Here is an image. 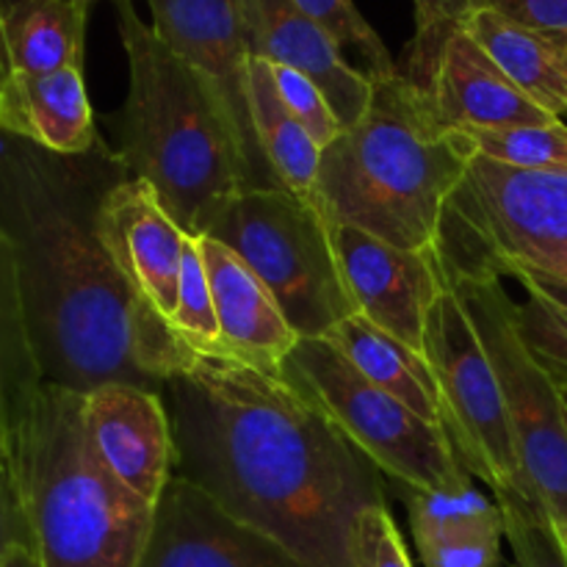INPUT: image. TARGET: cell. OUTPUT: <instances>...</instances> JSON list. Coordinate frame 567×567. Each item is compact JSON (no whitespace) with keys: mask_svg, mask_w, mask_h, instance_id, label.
Returning <instances> with one entry per match:
<instances>
[{"mask_svg":"<svg viewBox=\"0 0 567 567\" xmlns=\"http://www.w3.org/2000/svg\"><path fill=\"white\" fill-rule=\"evenodd\" d=\"M116 150L55 155L0 133V233L37 382L86 393L109 382L161 391L199 354L125 282L97 233Z\"/></svg>","mask_w":567,"mask_h":567,"instance_id":"6da1fadb","label":"cell"},{"mask_svg":"<svg viewBox=\"0 0 567 567\" xmlns=\"http://www.w3.org/2000/svg\"><path fill=\"white\" fill-rule=\"evenodd\" d=\"M175 474L305 567H365L360 520L388 507L382 471L282 374L197 358L161 385Z\"/></svg>","mask_w":567,"mask_h":567,"instance_id":"7a4b0ae2","label":"cell"},{"mask_svg":"<svg viewBox=\"0 0 567 567\" xmlns=\"http://www.w3.org/2000/svg\"><path fill=\"white\" fill-rule=\"evenodd\" d=\"M476 155L465 133L446 131L432 94L399 72L374 81L358 125L321 150L308 203L402 249H437L443 210Z\"/></svg>","mask_w":567,"mask_h":567,"instance_id":"3957f363","label":"cell"},{"mask_svg":"<svg viewBox=\"0 0 567 567\" xmlns=\"http://www.w3.org/2000/svg\"><path fill=\"white\" fill-rule=\"evenodd\" d=\"M116 28L131 72L116 155L188 238L205 236L233 197L252 192L230 116L131 0L116 6Z\"/></svg>","mask_w":567,"mask_h":567,"instance_id":"277c9868","label":"cell"},{"mask_svg":"<svg viewBox=\"0 0 567 567\" xmlns=\"http://www.w3.org/2000/svg\"><path fill=\"white\" fill-rule=\"evenodd\" d=\"M14 465L42 567H138L155 507L100 457L83 393L31 382L6 402Z\"/></svg>","mask_w":567,"mask_h":567,"instance_id":"5b68a950","label":"cell"},{"mask_svg":"<svg viewBox=\"0 0 567 567\" xmlns=\"http://www.w3.org/2000/svg\"><path fill=\"white\" fill-rule=\"evenodd\" d=\"M449 277L535 269L567 282V169H515L474 155L437 238Z\"/></svg>","mask_w":567,"mask_h":567,"instance_id":"8992f818","label":"cell"},{"mask_svg":"<svg viewBox=\"0 0 567 567\" xmlns=\"http://www.w3.org/2000/svg\"><path fill=\"white\" fill-rule=\"evenodd\" d=\"M205 236L225 244L258 275L299 338H324L358 313L343 288L324 216L291 188L238 194Z\"/></svg>","mask_w":567,"mask_h":567,"instance_id":"52a82bcc","label":"cell"},{"mask_svg":"<svg viewBox=\"0 0 567 567\" xmlns=\"http://www.w3.org/2000/svg\"><path fill=\"white\" fill-rule=\"evenodd\" d=\"M282 377L319 404L349 441L391 480L413 491H446L471 480L446 430L426 424L365 380L327 338H299Z\"/></svg>","mask_w":567,"mask_h":567,"instance_id":"ba28073f","label":"cell"},{"mask_svg":"<svg viewBox=\"0 0 567 567\" xmlns=\"http://www.w3.org/2000/svg\"><path fill=\"white\" fill-rule=\"evenodd\" d=\"M496 369L532 498L557 529L567 526V408L559 382L526 347L515 299L496 277H449Z\"/></svg>","mask_w":567,"mask_h":567,"instance_id":"9c48e42d","label":"cell"},{"mask_svg":"<svg viewBox=\"0 0 567 567\" xmlns=\"http://www.w3.org/2000/svg\"><path fill=\"white\" fill-rule=\"evenodd\" d=\"M424 354L441 391L443 430L460 463L480 476L493 496L509 487L529 493L496 369L452 288L432 305Z\"/></svg>","mask_w":567,"mask_h":567,"instance_id":"30bf717a","label":"cell"},{"mask_svg":"<svg viewBox=\"0 0 567 567\" xmlns=\"http://www.w3.org/2000/svg\"><path fill=\"white\" fill-rule=\"evenodd\" d=\"M161 42L205 78L236 131L252 192L282 188L260 150L249 103V55L236 0H147Z\"/></svg>","mask_w":567,"mask_h":567,"instance_id":"8fae6325","label":"cell"},{"mask_svg":"<svg viewBox=\"0 0 567 567\" xmlns=\"http://www.w3.org/2000/svg\"><path fill=\"white\" fill-rule=\"evenodd\" d=\"M343 288L360 316L424 354L426 319L449 291L437 249H402L341 221H327Z\"/></svg>","mask_w":567,"mask_h":567,"instance_id":"7c38bea8","label":"cell"},{"mask_svg":"<svg viewBox=\"0 0 567 567\" xmlns=\"http://www.w3.org/2000/svg\"><path fill=\"white\" fill-rule=\"evenodd\" d=\"M138 567H305L264 532L241 524L208 493L172 476L155 504L153 532Z\"/></svg>","mask_w":567,"mask_h":567,"instance_id":"4fadbf2b","label":"cell"},{"mask_svg":"<svg viewBox=\"0 0 567 567\" xmlns=\"http://www.w3.org/2000/svg\"><path fill=\"white\" fill-rule=\"evenodd\" d=\"M97 233L127 286L169 321L188 236L161 208L153 188L138 177L114 183L100 203Z\"/></svg>","mask_w":567,"mask_h":567,"instance_id":"5bb4252c","label":"cell"},{"mask_svg":"<svg viewBox=\"0 0 567 567\" xmlns=\"http://www.w3.org/2000/svg\"><path fill=\"white\" fill-rule=\"evenodd\" d=\"M83 415L111 474L155 507L175 474V437L161 391L109 382L83 393Z\"/></svg>","mask_w":567,"mask_h":567,"instance_id":"9a60e30c","label":"cell"},{"mask_svg":"<svg viewBox=\"0 0 567 567\" xmlns=\"http://www.w3.org/2000/svg\"><path fill=\"white\" fill-rule=\"evenodd\" d=\"M249 55L291 66L324 92L332 114L349 131L369 111L374 81L343 59V50L293 0H236Z\"/></svg>","mask_w":567,"mask_h":567,"instance_id":"2e32d148","label":"cell"},{"mask_svg":"<svg viewBox=\"0 0 567 567\" xmlns=\"http://www.w3.org/2000/svg\"><path fill=\"white\" fill-rule=\"evenodd\" d=\"M430 94L446 131H504L557 122V116L543 111L509 81L507 72L468 37L465 28H457L449 37Z\"/></svg>","mask_w":567,"mask_h":567,"instance_id":"e0dca14e","label":"cell"},{"mask_svg":"<svg viewBox=\"0 0 567 567\" xmlns=\"http://www.w3.org/2000/svg\"><path fill=\"white\" fill-rule=\"evenodd\" d=\"M199 249L227 352L264 374H282V363L299 343V336L277 308L269 288L216 238L199 236Z\"/></svg>","mask_w":567,"mask_h":567,"instance_id":"ac0fdd59","label":"cell"},{"mask_svg":"<svg viewBox=\"0 0 567 567\" xmlns=\"http://www.w3.org/2000/svg\"><path fill=\"white\" fill-rule=\"evenodd\" d=\"M0 133L55 155H86L100 138L83 70L25 75L9 72L0 86Z\"/></svg>","mask_w":567,"mask_h":567,"instance_id":"d6986e66","label":"cell"},{"mask_svg":"<svg viewBox=\"0 0 567 567\" xmlns=\"http://www.w3.org/2000/svg\"><path fill=\"white\" fill-rule=\"evenodd\" d=\"M460 28L507 72L509 81L557 120L567 116V42L476 9Z\"/></svg>","mask_w":567,"mask_h":567,"instance_id":"ffe728a7","label":"cell"},{"mask_svg":"<svg viewBox=\"0 0 567 567\" xmlns=\"http://www.w3.org/2000/svg\"><path fill=\"white\" fill-rule=\"evenodd\" d=\"M324 338L347 354L349 363L365 380H371L377 388L399 399L404 408L413 410L426 424L443 426L441 391H437V380L432 374L426 354L415 352L399 338L388 336L385 330L371 324L360 313L343 319Z\"/></svg>","mask_w":567,"mask_h":567,"instance_id":"44dd1931","label":"cell"},{"mask_svg":"<svg viewBox=\"0 0 567 567\" xmlns=\"http://www.w3.org/2000/svg\"><path fill=\"white\" fill-rule=\"evenodd\" d=\"M86 0H25L0 20L9 72L44 75L78 66L86 48Z\"/></svg>","mask_w":567,"mask_h":567,"instance_id":"7402d4cb","label":"cell"},{"mask_svg":"<svg viewBox=\"0 0 567 567\" xmlns=\"http://www.w3.org/2000/svg\"><path fill=\"white\" fill-rule=\"evenodd\" d=\"M249 103L260 150L282 188L308 199L319 177L321 147L291 116L275 86V72L266 59L249 61Z\"/></svg>","mask_w":567,"mask_h":567,"instance_id":"603a6c76","label":"cell"},{"mask_svg":"<svg viewBox=\"0 0 567 567\" xmlns=\"http://www.w3.org/2000/svg\"><path fill=\"white\" fill-rule=\"evenodd\" d=\"M402 491L415 543L504 537L502 507L471 480L446 491H413V487Z\"/></svg>","mask_w":567,"mask_h":567,"instance_id":"cb8c5ba5","label":"cell"},{"mask_svg":"<svg viewBox=\"0 0 567 567\" xmlns=\"http://www.w3.org/2000/svg\"><path fill=\"white\" fill-rule=\"evenodd\" d=\"M509 277L526 297L515 302L526 347L557 380H567V282L535 269H515Z\"/></svg>","mask_w":567,"mask_h":567,"instance_id":"d4e9b609","label":"cell"},{"mask_svg":"<svg viewBox=\"0 0 567 567\" xmlns=\"http://www.w3.org/2000/svg\"><path fill=\"white\" fill-rule=\"evenodd\" d=\"M169 324L177 332V338L199 358H233L227 352L225 341H221L199 238H186L181 288H177V308L172 313Z\"/></svg>","mask_w":567,"mask_h":567,"instance_id":"484cf974","label":"cell"},{"mask_svg":"<svg viewBox=\"0 0 567 567\" xmlns=\"http://www.w3.org/2000/svg\"><path fill=\"white\" fill-rule=\"evenodd\" d=\"M504 515V537L515 554V567H567V548L557 524L526 491L496 493Z\"/></svg>","mask_w":567,"mask_h":567,"instance_id":"4316f807","label":"cell"},{"mask_svg":"<svg viewBox=\"0 0 567 567\" xmlns=\"http://www.w3.org/2000/svg\"><path fill=\"white\" fill-rule=\"evenodd\" d=\"M465 136L474 144L476 155L515 169H567V125L563 120L548 125L474 131Z\"/></svg>","mask_w":567,"mask_h":567,"instance_id":"83f0119b","label":"cell"},{"mask_svg":"<svg viewBox=\"0 0 567 567\" xmlns=\"http://www.w3.org/2000/svg\"><path fill=\"white\" fill-rule=\"evenodd\" d=\"M332 42L341 50H354L363 61V72L371 81L399 75V66L393 55L388 53L380 33L369 25L358 6L352 0H293Z\"/></svg>","mask_w":567,"mask_h":567,"instance_id":"f1b7e54d","label":"cell"},{"mask_svg":"<svg viewBox=\"0 0 567 567\" xmlns=\"http://www.w3.org/2000/svg\"><path fill=\"white\" fill-rule=\"evenodd\" d=\"M0 371L6 377V402L11 396L37 382L28 360L25 341H22L20 310H17L14 275H11L9 249H6L3 233H0Z\"/></svg>","mask_w":567,"mask_h":567,"instance_id":"f546056e","label":"cell"},{"mask_svg":"<svg viewBox=\"0 0 567 567\" xmlns=\"http://www.w3.org/2000/svg\"><path fill=\"white\" fill-rule=\"evenodd\" d=\"M271 72H275L277 94H280V100L286 103V109L291 111L293 120L308 131V136L313 138L321 150L330 147V144L341 136V122L332 114L324 92H321L310 78L291 70V66L271 64Z\"/></svg>","mask_w":567,"mask_h":567,"instance_id":"4dcf8cb0","label":"cell"},{"mask_svg":"<svg viewBox=\"0 0 567 567\" xmlns=\"http://www.w3.org/2000/svg\"><path fill=\"white\" fill-rule=\"evenodd\" d=\"M14 546H31V524H28L25 502H22L20 476L14 465V443H11L9 408H0V565Z\"/></svg>","mask_w":567,"mask_h":567,"instance_id":"1f68e13d","label":"cell"},{"mask_svg":"<svg viewBox=\"0 0 567 567\" xmlns=\"http://www.w3.org/2000/svg\"><path fill=\"white\" fill-rule=\"evenodd\" d=\"M415 3V39L410 48L408 70H399L415 86L432 92L437 64H441V42H437L435 0H413Z\"/></svg>","mask_w":567,"mask_h":567,"instance_id":"d6a6232c","label":"cell"},{"mask_svg":"<svg viewBox=\"0 0 567 567\" xmlns=\"http://www.w3.org/2000/svg\"><path fill=\"white\" fill-rule=\"evenodd\" d=\"M504 537H468V540L415 543L424 567H498Z\"/></svg>","mask_w":567,"mask_h":567,"instance_id":"836d02e7","label":"cell"},{"mask_svg":"<svg viewBox=\"0 0 567 567\" xmlns=\"http://www.w3.org/2000/svg\"><path fill=\"white\" fill-rule=\"evenodd\" d=\"M360 540H363L365 567H413L408 546L399 535L388 507L369 509L360 520Z\"/></svg>","mask_w":567,"mask_h":567,"instance_id":"e575fe53","label":"cell"},{"mask_svg":"<svg viewBox=\"0 0 567 567\" xmlns=\"http://www.w3.org/2000/svg\"><path fill=\"white\" fill-rule=\"evenodd\" d=\"M476 9H491L518 25L567 42V0H480Z\"/></svg>","mask_w":567,"mask_h":567,"instance_id":"d590c367","label":"cell"},{"mask_svg":"<svg viewBox=\"0 0 567 567\" xmlns=\"http://www.w3.org/2000/svg\"><path fill=\"white\" fill-rule=\"evenodd\" d=\"M476 3H480V0H435L437 42H441V50L446 48L449 37L463 25L465 17H468L471 11H476Z\"/></svg>","mask_w":567,"mask_h":567,"instance_id":"8d00e7d4","label":"cell"},{"mask_svg":"<svg viewBox=\"0 0 567 567\" xmlns=\"http://www.w3.org/2000/svg\"><path fill=\"white\" fill-rule=\"evenodd\" d=\"M0 567H42V565H39L37 554H33L31 546H14L9 554H6L3 565Z\"/></svg>","mask_w":567,"mask_h":567,"instance_id":"74e56055","label":"cell"},{"mask_svg":"<svg viewBox=\"0 0 567 567\" xmlns=\"http://www.w3.org/2000/svg\"><path fill=\"white\" fill-rule=\"evenodd\" d=\"M9 78V61H6V50H3V39H0V86Z\"/></svg>","mask_w":567,"mask_h":567,"instance_id":"f35d334b","label":"cell"},{"mask_svg":"<svg viewBox=\"0 0 567 567\" xmlns=\"http://www.w3.org/2000/svg\"><path fill=\"white\" fill-rule=\"evenodd\" d=\"M22 3H25V0H0V20H3L9 11H14L17 6H22Z\"/></svg>","mask_w":567,"mask_h":567,"instance_id":"ab89813d","label":"cell"},{"mask_svg":"<svg viewBox=\"0 0 567 567\" xmlns=\"http://www.w3.org/2000/svg\"><path fill=\"white\" fill-rule=\"evenodd\" d=\"M6 404V377H3V371H0V408H3Z\"/></svg>","mask_w":567,"mask_h":567,"instance_id":"60d3db41","label":"cell"},{"mask_svg":"<svg viewBox=\"0 0 567 567\" xmlns=\"http://www.w3.org/2000/svg\"><path fill=\"white\" fill-rule=\"evenodd\" d=\"M557 382H559V391H563V402L567 408V380H557Z\"/></svg>","mask_w":567,"mask_h":567,"instance_id":"b9f144b4","label":"cell"},{"mask_svg":"<svg viewBox=\"0 0 567 567\" xmlns=\"http://www.w3.org/2000/svg\"><path fill=\"white\" fill-rule=\"evenodd\" d=\"M559 535H563V543H565V548H567V532H559Z\"/></svg>","mask_w":567,"mask_h":567,"instance_id":"7bdbcfd3","label":"cell"},{"mask_svg":"<svg viewBox=\"0 0 567 567\" xmlns=\"http://www.w3.org/2000/svg\"><path fill=\"white\" fill-rule=\"evenodd\" d=\"M86 3H89V6H92V3H94V0H86Z\"/></svg>","mask_w":567,"mask_h":567,"instance_id":"ee69618b","label":"cell"},{"mask_svg":"<svg viewBox=\"0 0 567 567\" xmlns=\"http://www.w3.org/2000/svg\"><path fill=\"white\" fill-rule=\"evenodd\" d=\"M559 532H567V526H565V529H559Z\"/></svg>","mask_w":567,"mask_h":567,"instance_id":"f6af8a7d","label":"cell"}]
</instances>
